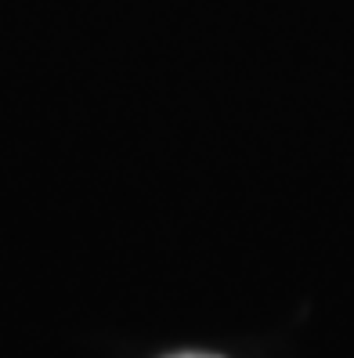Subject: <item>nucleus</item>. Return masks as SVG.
I'll return each mask as SVG.
<instances>
[{"label":"nucleus","mask_w":354,"mask_h":358,"mask_svg":"<svg viewBox=\"0 0 354 358\" xmlns=\"http://www.w3.org/2000/svg\"><path fill=\"white\" fill-rule=\"evenodd\" d=\"M170 358H217V355H199V351H189V355H170Z\"/></svg>","instance_id":"f257e3e1"}]
</instances>
